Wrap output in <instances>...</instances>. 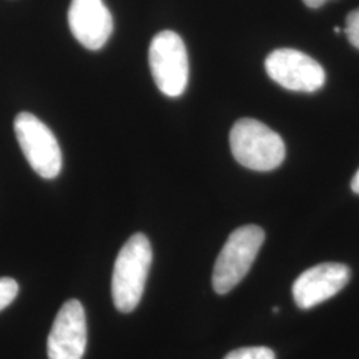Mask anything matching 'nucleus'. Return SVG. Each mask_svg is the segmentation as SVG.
<instances>
[{
    "mask_svg": "<svg viewBox=\"0 0 359 359\" xmlns=\"http://www.w3.org/2000/svg\"><path fill=\"white\" fill-rule=\"evenodd\" d=\"M87 347V318L83 305L69 299L60 308L47 339L48 359H81Z\"/></svg>",
    "mask_w": 359,
    "mask_h": 359,
    "instance_id": "nucleus-7",
    "label": "nucleus"
},
{
    "mask_svg": "<svg viewBox=\"0 0 359 359\" xmlns=\"http://www.w3.org/2000/svg\"><path fill=\"white\" fill-rule=\"evenodd\" d=\"M265 241V231L245 225L231 233L218 255L212 283L217 294H226L244 280Z\"/></svg>",
    "mask_w": 359,
    "mask_h": 359,
    "instance_id": "nucleus-3",
    "label": "nucleus"
},
{
    "mask_svg": "<svg viewBox=\"0 0 359 359\" xmlns=\"http://www.w3.org/2000/svg\"><path fill=\"white\" fill-rule=\"evenodd\" d=\"M13 129L31 168L43 179L57 177L63 167V156L51 129L29 112L16 116Z\"/></svg>",
    "mask_w": 359,
    "mask_h": 359,
    "instance_id": "nucleus-5",
    "label": "nucleus"
},
{
    "mask_svg": "<svg viewBox=\"0 0 359 359\" xmlns=\"http://www.w3.org/2000/svg\"><path fill=\"white\" fill-rule=\"evenodd\" d=\"M351 189H353V192L359 194V169L358 172L354 175L353 180H351Z\"/></svg>",
    "mask_w": 359,
    "mask_h": 359,
    "instance_id": "nucleus-14",
    "label": "nucleus"
},
{
    "mask_svg": "<svg viewBox=\"0 0 359 359\" xmlns=\"http://www.w3.org/2000/svg\"><path fill=\"white\" fill-rule=\"evenodd\" d=\"M345 34L348 41L359 50V8L347 15Z\"/></svg>",
    "mask_w": 359,
    "mask_h": 359,
    "instance_id": "nucleus-12",
    "label": "nucleus"
},
{
    "mask_svg": "<svg viewBox=\"0 0 359 359\" xmlns=\"http://www.w3.org/2000/svg\"><path fill=\"white\" fill-rule=\"evenodd\" d=\"M265 68L273 81L294 92H316L326 81L322 65L304 52L280 48L271 52L265 60Z\"/></svg>",
    "mask_w": 359,
    "mask_h": 359,
    "instance_id": "nucleus-6",
    "label": "nucleus"
},
{
    "mask_svg": "<svg viewBox=\"0 0 359 359\" xmlns=\"http://www.w3.org/2000/svg\"><path fill=\"white\" fill-rule=\"evenodd\" d=\"M229 142L237 163L257 172H269L280 167L286 156L283 137L255 118L236 121Z\"/></svg>",
    "mask_w": 359,
    "mask_h": 359,
    "instance_id": "nucleus-2",
    "label": "nucleus"
},
{
    "mask_svg": "<svg viewBox=\"0 0 359 359\" xmlns=\"http://www.w3.org/2000/svg\"><path fill=\"white\" fill-rule=\"evenodd\" d=\"M224 359H276V354L269 347H241L231 351Z\"/></svg>",
    "mask_w": 359,
    "mask_h": 359,
    "instance_id": "nucleus-10",
    "label": "nucleus"
},
{
    "mask_svg": "<svg viewBox=\"0 0 359 359\" xmlns=\"http://www.w3.org/2000/svg\"><path fill=\"white\" fill-rule=\"evenodd\" d=\"M350 281V269L344 264L323 262L305 270L293 283L297 306L311 309L338 294Z\"/></svg>",
    "mask_w": 359,
    "mask_h": 359,
    "instance_id": "nucleus-8",
    "label": "nucleus"
},
{
    "mask_svg": "<svg viewBox=\"0 0 359 359\" xmlns=\"http://www.w3.org/2000/svg\"><path fill=\"white\" fill-rule=\"evenodd\" d=\"M334 32L339 34V32H341V28H338V27H334Z\"/></svg>",
    "mask_w": 359,
    "mask_h": 359,
    "instance_id": "nucleus-15",
    "label": "nucleus"
},
{
    "mask_svg": "<svg viewBox=\"0 0 359 359\" xmlns=\"http://www.w3.org/2000/svg\"><path fill=\"white\" fill-rule=\"evenodd\" d=\"M18 292H19V285L15 280L8 277L0 278V311L7 308L10 304H13V299L18 295Z\"/></svg>",
    "mask_w": 359,
    "mask_h": 359,
    "instance_id": "nucleus-11",
    "label": "nucleus"
},
{
    "mask_svg": "<svg viewBox=\"0 0 359 359\" xmlns=\"http://www.w3.org/2000/svg\"><path fill=\"white\" fill-rule=\"evenodd\" d=\"M72 35L86 48H103L114 32V18L103 0H72L68 10Z\"/></svg>",
    "mask_w": 359,
    "mask_h": 359,
    "instance_id": "nucleus-9",
    "label": "nucleus"
},
{
    "mask_svg": "<svg viewBox=\"0 0 359 359\" xmlns=\"http://www.w3.org/2000/svg\"><path fill=\"white\" fill-rule=\"evenodd\" d=\"M149 67L156 86L164 95L179 97L185 92L189 80V60L179 34L163 31L152 39Z\"/></svg>",
    "mask_w": 359,
    "mask_h": 359,
    "instance_id": "nucleus-4",
    "label": "nucleus"
},
{
    "mask_svg": "<svg viewBox=\"0 0 359 359\" xmlns=\"http://www.w3.org/2000/svg\"><path fill=\"white\" fill-rule=\"evenodd\" d=\"M152 258V246L142 233L129 237L120 249L112 274V298L120 313H130L140 304Z\"/></svg>",
    "mask_w": 359,
    "mask_h": 359,
    "instance_id": "nucleus-1",
    "label": "nucleus"
},
{
    "mask_svg": "<svg viewBox=\"0 0 359 359\" xmlns=\"http://www.w3.org/2000/svg\"><path fill=\"white\" fill-rule=\"evenodd\" d=\"M278 311H280V309L273 308V313H278Z\"/></svg>",
    "mask_w": 359,
    "mask_h": 359,
    "instance_id": "nucleus-16",
    "label": "nucleus"
},
{
    "mask_svg": "<svg viewBox=\"0 0 359 359\" xmlns=\"http://www.w3.org/2000/svg\"><path fill=\"white\" fill-rule=\"evenodd\" d=\"M329 0H304V3L310 8H320Z\"/></svg>",
    "mask_w": 359,
    "mask_h": 359,
    "instance_id": "nucleus-13",
    "label": "nucleus"
}]
</instances>
